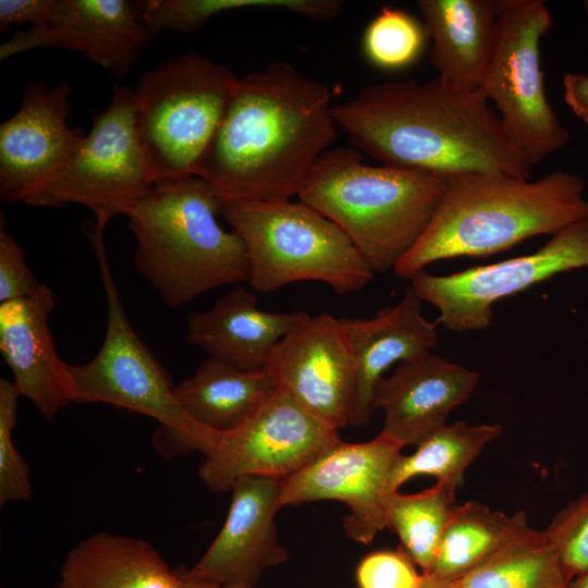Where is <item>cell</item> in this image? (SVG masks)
<instances>
[{
	"label": "cell",
	"mask_w": 588,
	"mask_h": 588,
	"mask_svg": "<svg viewBox=\"0 0 588 588\" xmlns=\"http://www.w3.org/2000/svg\"><path fill=\"white\" fill-rule=\"evenodd\" d=\"M571 588H588V571L574 578L571 583Z\"/></svg>",
	"instance_id": "f35d334b"
},
{
	"label": "cell",
	"mask_w": 588,
	"mask_h": 588,
	"mask_svg": "<svg viewBox=\"0 0 588 588\" xmlns=\"http://www.w3.org/2000/svg\"><path fill=\"white\" fill-rule=\"evenodd\" d=\"M257 297L237 284L209 309L191 313L186 341L242 371L266 370L275 345L309 314L270 313Z\"/></svg>",
	"instance_id": "44dd1931"
},
{
	"label": "cell",
	"mask_w": 588,
	"mask_h": 588,
	"mask_svg": "<svg viewBox=\"0 0 588 588\" xmlns=\"http://www.w3.org/2000/svg\"><path fill=\"white\" fill-rule=\"evenodd\" d=\"M583 8H584V11H585L587 21H588V0H585V1L583 2Z\"/></svg>",
	"instance_id": "ab89813d"
},
{
	"label": "cell",
	"mask_w": 588,
	"mask_h": 588,
	"mask_svg": "<svg viewBox=\"0 0 588 588\" xmlns=\"http://www.w3.org/2000/svg\"><path fill=\"white\" fill-rule=\"evenodd\" d=\"M427 39L422 24L413 15L402 9L383 7L365 28L362 50L371 65L394 71L413 64Z\"/></svg>",
	"instance_id": "f546056e"
},
{
	"label": "cell",
	"mask_w": 588,
	"mask_h": 588,
	"mask_svg": "<svg viewBox=\"0 0 588 588\" xmlns=\"http://www.w3.org/2000/svg\"><path fill=\"white\" fill-rule=\"evenodd\" d=\"M431 64L440 79L467 90H480L498 35L492 0H418Z\"/></svg>",
	"instance_id": "7402d4cb"
},
{
	"label": "cell",
	"mask_w": 588,
	"mask_h": 588,
	"mask_svg": "<svg viewBox=\"0 0 588 588\" xmlns=\"http://www.w3.org/2000/svg\"><path fill=\"white\" fill-rule=\"evenodd\" d=\"M54 307L46 284L32 297L0 304V352L12 382L47 420L76 396L69 364L58 356L49 328Z\"/></svg>",
	"instance_id": "d6986e66"
},
{
	"label": "cell",
	"mask_w": 588,
	"mask_h": 588,
	"mask_svg": "<svg viewBox=\"0 0 588 588\" xmlns=\"http://www.w3.org/2000/svg\"><path fill=\"white\" fill-rule=\"evenodd\" d=\"M155 184L139 137L134 91L115 85L111 103L93 117L78 151L27 205L85 206L95 216L94 231L103 233L114 217H126Z\"/></svg>",
	"instance_id": "30bf717a"
},
{
	"label": "cell",
	"mask_w": 588,
	"mask_h": 588,
	"mask_svg": "<svg viewBox=\"0 0 588 588\" xmlns=\"http://www.w3.org/2000/svg\"><path fill=\"white\" fill-rule=\"evenodd\" d=\"M403 446L380 433L370 441H338L309 464L282 478L280 504L298 505L321 500L347 504L344 532L351 540L370 543L385 528L388 478Z\"/></svg>",
	"instance_id": "4fadbf2b"
},
{
	"label": "cell",
	"mask_w": 588,
	"mask_h": 588,
	"mask_svg": "<svg viewBox=\"0 0 588 588\" xmlns=\"http://www.w3.org/2000/svg\"><path fill=\"white\" fill-rule=\"evenodd\" d=\"M56 0H0V28L29 24H45L52 12Z\"/></svg>",
	"instance_id": "e575fe53"
},
{
	"label": "cell",
	"mask_w": 588,
	"mask_h": 588,
	"mask_svg": "<svg viewBox=\"0 0 588 588\" xmlns=\"http://www.w3.org/2000/svg\"><path fill=\"white\" fill-rule=\"evenodd\" d=\"M460 588H571L561 559L543 530L454 580Z\"/></svg>",
	"instance_id": "83f0119b"
},
{
	"label": "cell",
	"mask_w": 588,
	"mask_h": 588,
	"mask_svg": "<svg viewBox=\"0 0 588 588\" xmlns=\"http://www.w3.org/2000/svg\"><path fill=\"white\" fill-rule=\"evenodd\" d=\"M270 9L327 21L332 12L328 0H149L143 2V22L151 35L164 30L193 33L224 11Z\"/></svg>",
	"instance_id": "f1b7e54d"
},
{
	"label": "cell",
	"mask_w": 588,
	"mask_h": 588,
	"mask_svg": "<svg viewBox=\"0 0 588 588\" xmlns=\"http://www.w3.org/2000/svg\"><path fill=\"white\" fill-rule=\"evenodd\" d=\"M331 90L275 61L238 78L197 176L225 199H291L336 136Z\"/></svg>",
	"instance_id": "7a4b0ae2"
},
{
	"label": "cell",
	"mask_w": 588,
	"mask_h": 588,
	"mask_svg": "<svg viewBox=\"0 0 588 588\" xmlns=\"http://www.w3.org/2000/svg\"><path fill=\"white\" fill-rule=\"evenodd\" d=\"M332 112L353 145L384 166L444 177L468 172L531 175L532 167L509 140L481 90L439 77L380 82L333 105Z\"/></svg>",
	"instance_id": "6da1fadb"
},
{
	"label": "cell",
	"mask_w": 588,
	"mask_h": 588,
	"mask_svg": "<svg viewBox=\"0 0 588 588\" xmlns=\"http://www.w3.org/2000/svg\"><path fill=\"white\" fill-rule=\"evenodd\" d=\"M142 12L143 2L127 0H56L45 24L17 30L0 46V60L35 49H64L123 78L152 40Z\"/></svg>",
	"instance_id": "2e32d148"
},
{
	"label": "cell",
	"mask_w": 588,
	"mask_h": 588,
	"mask_svg": "<svg viewBox=\"0 0 588 588\" xmlns=\"http://www.w3.org/2000/svg\"><path fill=\"white\" fill-rule=\"evenodd\" d=\"M107 304L106 333L98 353L69 364L75 403H103L154 418V446L164 457L198 451L207 455L218 432L193 421L174 395L169 373L140 340L123 307L107 257L103 234L89 233Z\"/></svg>",
	"instance_id": "8992f818"
},
{
	"label": "cell",
	"mask_w": 588,
	"mask_h": 588,
	"mask_svg": "<svg viewBox=\"0 0 588 588\" xmlns=\"http://www.w3.org/2000/svg\"><path fill=\"white\" fill-rule=\"evenodd\" d=\"M277 389L267 369L242 371L209 356L189 378L174 387V395L193 421L224 433L242 426Z\"/></svg>",
	"instance_id": "cb8c5ba5"
},
{
	"label": "cell",
	"mask_w": 588,
	"mask_h": 588,
	"mask_svg": "<svg viewBox=\"0 0 588 588\" xmlns=\"http://www.w3.org/2000/svg\"><path fill=\"white\" fill-rule=\"evenodd\" d=\"M222 197L203 177L156 183L126 215L134 265L171 309L225 284L249 281L240 235L218 220Z\"/></svg>",
	"instance_id": "277c9868"
},
{
	"label": "cell",
	"mask_w": 588,
	"mask_h": 588,
	"mask_svg": "<svg viewBox=\"0 0 588 588\" xmlns=\"http://www.w3.org/2000/svg\"><path fill=\"white\" fill-rule=\"evenodd\" d=\"M221 215L244 243L248 282L257 292L313 280L345 295L364 289L376 274L335 223L301 200L222 198Z\"/></svg>",
	"instance_id": "52a82bcc"
},
{
	"label": "cell",
	"mask_w": 588,
	"mask_h": 588,
	"mask_svg": "<svg viewBox=\"0 0 588 588\" xmlns=\"http://www.w3.org/2000/svg\"><path fill=\"white\" fill-rule=\"evenodd\" d=\"M71 86L33 82L19 110L0 125V198L25 203L47 186L78 151L84 134L70 127Z\"/></svg>",
	"instance_id": "9a60e30c"
},
{
	"label": "cell",
	"mask_w": 588,
	"mask_h": 588,
	"mask_svg": "<svg viewBox=\"0 0 588 588\" xmlns=\"http://www.w3.org/2000/svg\"><path fill=\"white\" fill-rule=\"evenodd\" d=\"M456 488L436 482L418 493L397 491L385 497V527L400 539V549L427 574L437 556L455 503Z\"/></svg>",
	"instance_id": "4316f807"
},
{
	"label": "cell",
	"mask_w": 588,
	"mask_h": 588,
	"mask_svg": "<svg viewBox=\"0 0 588 588\" xmlns=\"http://www.w3.org/2000/svg\"><path fill=\"white\" fill-rule=\"evenodd\" d=\"M238 83L196 51L142 74L134 91L139 137L156 183L197 175Z\"/></svg>",
	"instance_id": "ba28073f"
},
{
	"label": "cell",
	"mask_w": 588,
	"mask_h": 588,
	"mask_svg": "<svg viewBox=\"0 0 588 588\" xmlns=\"http://www.w3.org/2000/svg\"><path fill=\"white\" fill-rule=\"evenodd\" d=\"M173 569L147 541L111 532L81 540L65 556L56 588H183Z\"/></svg>",
	"instance_id": "603a6c76"
},
{
	"label": "cell",
	"mask_w": 588,
	"mask_h": 588,
	"mask_svg": "<svg viewBox=\"0 0 588 588\" xmlns=\"http://www.w3.org/2000/svg\"><path fill=\"white\" fill-rule=\"evenodd\" d=\"M495 3L497 42L480 90L495 106L509 140L534 167L569 139L547 96L541 68L540 44L553 19L542 0Z\"/></svg>",
	"instance_id": "9c48e42d"
},
{
	"label": "cell",
	"mask_w": 588,
	"mask_h": 588,
	"mask_svg": "<svg viewBox=\"0 0 588 588\" xmlns=\"http://www.w3.org/2000/svg\"><path fill=\"white\" fill-rule=\"evenodd\" d=\"M426 576H427V580L425 585L422 586V588H460L453 581H442V580L434 579L428 575Z\"/></svg>",
	"instance_id": "8d00e7d4"
},
{
	"label": "cell",
	"mask_w": 588,
	"mask_h": 588,
	"mask_svg": "<svg viewBox=\"0 0 588 588\" xmlns=\"http://www.w3.org/2000/svg\"><path fill=\"white\" fill-rule=\"evenodd\" d=\"M339 431L280 389L238 428L219 433L198 476L212 492H225L241 477L284 478L340 441Z\"/></svg>",
	"instance_id": "7c38bea8"
},
{
	"label": "cell",
	"mask_w": 588,
	"mask_h": 588,
	"mask_svg": "<svg viewBox=\"0 0 588 588\" xmlns=\"http://www.w3.org/2000/svg\"><path fill=\"white\" fill-rule=\"evenodd\" d=\"M543 532L573 580L588 571V491L569 502Z\"/></svg>",
	"instance_id": "1f68e13d"
},
{
	"label": "cell",
	"mask_w": 588,
	"mask_h": 588,
	"mask_svg": "<svg viewBox=\"0 0 588 588\" xmlns=\"http://www.w3.org/2000/svg\"><path fill=\"white\" fill-rule=\"evenodd\" d=\"M266 369L329 427L339 431L351 425L357 363L341 318L309 315L275 345Z\"/></svg>",
	"instance_id": "5bb4252c"
},
{
	"label": "cell",
	"mask_w": 588,
	"mask_h": 588,
	"mask_svg": "<svg viewBox=\"0 0 588 588\" xmlns=\"http://www.w3.org/2000/svg\"><path fill=\"white\" fill-rule=\"evenodd\" d=\"M20 396L12 381L0 379V505L33 495L29 468L13 443Z\"/></svg>",
	"instance_id": "4dcf8cb0"
},
{
	"label": "cell",
	"mask_w": 588,
	"mask_h": 588,
	"mask_svg": "<svg viewBox=\"0 0 588 588\" xmlns=\"http://www.w3.org/2000/svg\"><path fill=\"white\" fill-rule=\"evenodd\" d=\"M479 379L477 371L432 352L401 362L376 387L373 408L384 414L381 432L403 448L417 445L470 399Z\"/></svg>",
	"instance_id": "ac0fdd59"
},
{
	"label": "cell",
	"mask_w": 588,
	"mask_h": 588,
	"mask_svg": "<svg viewBox=\"0 0 588 588\" xmlns=\"http://www.w3.org/2000/svg\"><path fill=\"white\" fill-rule=\"evenodd\" d=\"M282 478L246 476L231 488L226 519L186 578L226 588H255L262 575L289 559L278 539L274 517L281 509Z\"/></svg>",
	"instance_id": "e0dca14e"
},
{
	"label": "cell",
	"mask_w": 588,
	"mask_h": 588,
	"mask_svg": "<svg viewBox=\"0 0 588 588\" xmlns=\"http://www.w3.org/2000/svg\"><path fill=\"white\" fill-rule=\"evenodd\" d=\"M182 574H183V571H182ZM183 577H184V586H183V588H226V587L216 586V585H211V584H207V583H200V581L191 580V579L186 578L184 576V574H183Z\"/></svg>",
	"instance_id": "74e56055"
},
{
	"label": "cell",
	"mask_w": 588,
	"mask_h": 588,
	"mask_svg": "<svg viewBox=\"0 0 588 588\" xmlns=\"http://www.w3.org/2000/svg\"><path fill=\"white\" fill-rule=\"evenodd\" d=\"M588 267V219L558 233L536 252L445 275L425 270L409 281L416 295L439 310L436 323L455 332L486 329L492 307L559 273Z\"/></svg>",
	"instance_id": "8fae6325"
},
{
	"label": "cell",
	"mask_w": 588,
	"mask_h": 588,
	"mask_svg": "<svg viewBox=\"0 0 588 588\" xmlns=\"http://www.w3.org/2000/svg\"><path fill=\"white\" fill-rule=\"evenodd\" d=\"M502 431L499 424L470 425L462 420L439 427L417 444L415 453L395 458L388 478V493L397 491L418 475L433 476L438 482L457 489L463 485L467 467Z\"/></svg>",
	"instance_id": "484cf974"
},
{
	"label": "cell",
	"mask_w": 588,
	"mask_h": 588,
	"mask_svg": "<svg viewBox=\"0 0 588 588\" xmlns=\"http://www.w3.org/2000/svg\"><path fill=\"white\" fill-rule=\"evenodd\" d=\"M41 286L28 267L22 247L5 230L1 216L0 304L32 297Z\"/></svg>",
	"instance_id": "836d02e7"
},
{
	"label": "cell",
	"mask_w": 588,
	"mask_h": 588,
	"mask_svg": "<svg viewBox=\"0 0 588 588\" xmlns=\"http://www.w3.org/2000/svg\"><path fill=\"white\" fill-rule=\"evenodd\" d=\"M421 307L422 301L408 285L395 305L381 308L371 318H341L357 363L352 426L370 421L376 387L392 365L436 347L437 323L424 317Z\"/></svg>",
	"instance_id": "ffe728a7"
},
{
	"label": "cell",
	"mask_w": 588,
	"mask_h": 588,
	"mask_svg": "<svg viewBox=\"0 0 588 588\" xmlns=\"http://www.w3.org/2000/svg\"><path fill=\"white\" fill-rule=\"evenodd\" d=\"M563 90L567 107L578 119L588 124V74L565 73Z\"/></svg>",
	"instance_id": "d590c367"
},
{
	"label": "cell",
	"mask_w": 588,
	"mask_h": 588,
	"mask_svg": "<svg viewBox=\"0 0 588 588\" xmlns=\"http://www.w3.org/2000/svg\"><path fill=\"white\" fill-rule=\"evenodd\" d=\"M426 580L400 548L373 551L355 569L356 588H422Z\"/></svg>",
	"instance_id": "d6a6232c"
},
{
	"label": "cell",
	"mask_w": 588,
	"mask_h": 588,
	"mask_svg": "<svg viewBox=\"0 0 588 588\" xmlns=\"http://www.w3.org/2000/svg\"><path fill=\"white\" fill-rule=\"evenodd\" d=\"M587 219L586 183L572 172L537 180L497 172L450 175L429 223L393 272L411 280L432 262L497 254Z\"/></svg>",
	"instance_id": "3957f363"
},
{
	"label": "cell",
	"mask_w": 588,
	"mask_h": 588,
	"mask_svg": "<svg viewBox=\"0 0 588 588\" xmlns=\"http://www.w3.org/2000/svg\"><path fill=\"white\" fill-rule=\"evenodd\" d=\"M436 173L369 166L358 149L324 151L297 197L335 223L375 273L393 270L429 223L444 188Z\"/></svg>",
	"instance_id": "5b68a950"
},
{
	"label": "cell",
	"mask_w": 588,
	"mask_h": 588,
	"mask_svg": "<svg viewBox=\"0 0 588 588\" xmlns=\"http://www.w3.org/2000/svg\"><path fill=\"white\" fill-rule=\"evenodd\" d=\"M537 532L523 511L507 515L474 501L456 504L426 575L442 581L457 580Z\"/></svg>",
	"instance_id": "d4e9b609"
}]
</instances>
